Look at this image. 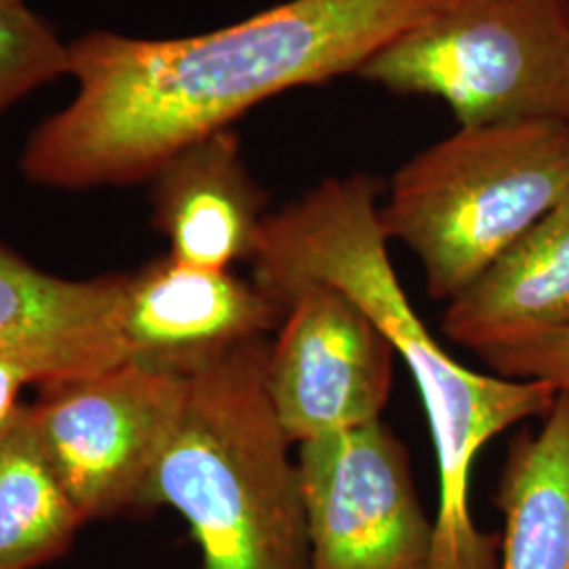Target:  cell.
<instances>
[{"mask_svg":"<svg viewBox=\"0 0 569 569\" xmlns=\"http://www.w3.org/2000/svg\"><path fill=\"white\" fill-rule=\"evenodd\" d=\"M451 0H287L182 39L96 30L68 42L77 96L30 133L21 169L53 190L150 180L188 143L283 91L357 74Z\"/></svg>","mask_w":569,"mask_h":569,"instance_id":"1","label":"cell"},{"mask_svg":"<svg viewBox=\"0 0 569 569\" xmlns=\"http://www.w3.org/2000/svg\"><path fill=\"white\" fill-rule=\"evenodd\" d=\"M382 183L367 173L329 178L268 213L251 256L253 283L283 310L306 283L346 291L385 329L427 409L439 505L428 569H498L500 540L470 512V475L481 449L515 425L545 418L557 390L536 380L479 373L432 338L409 302L388 253Z\"/></svg>","mask_w":569,"mask_h":569,"instance_id":"2","label":"cell"},{"mask_svg":"<svg viewBox=\"0 0 569 569\" xmlns=\"http://www.w3.org/2000/svg\"><path fill=\"white\" fill-rule=\"evenodd\" d=\"M270 338L188 380L143 507L188 523L203 569H310L298 462L266 390Z\"/></svg>","mask_w":569,"mask_h":569,"instance_id":"3","label":"cell"},{"mask_svg":"<svg viewBox=\"0 0 569 569\" xmlns=\"http://www.w3.org/2000/svg\"><path fill=\"white\" fill-rule=\"evenodd\" d=\"M569 190V124L458 127L397 169L380 207L390 241L449 302L509 251Z\"/></svg>","mask_w":569,"mask_h":569,"instance_id":"4","label":"cell"},{"mask_svg":"<svg viewBox=\"0 0 569 569\" xmlns=\"http://www.w3.org/2000/svg\"><path fill=\"white\" fill-rule=\"evenodd\" d=\"M357 77L441 100L458 127L569 124V0H451Z\"/></svg>","mask_w":569,"mask_h":569,"instance_id":"5","label":"cell"},{"mask_svg":"<svg viewBox=\"0 0 569 569\" xmlns=\"http://www.w3.org/2000/svg\"><path fill=\"white\" fill-rule=\"evenodd\" d=\"M186 390L188 380L133 363L41 385L30 420L87 523L146 512V488Z\"/></svg>","mask_w":569,"mask_h":569,"instance_id":"6","label":"cell"},{"mask_svg":"<svg viewBox=\"0 0 569 569\" xmlns=\"http://www.w3.org/2000/svg\"><path fill=\"white\" fill-rule=\"evenodd\" d=\"M296 462L310 569H428L435 526L382 420L306 441Z\"/></svg>","mask_w":569,"mask_h":569,"instance_id":"7","label":"cell"},{"mask_svg":"<svg viewBox=\"0 0 569 569\" xmlns=\"http://www.w3.org/2000/svg\"><path fill=\"white\" fill-rule=\"evenodd\" d=\"M270 340L266 390L293 446L378 422L399 357L385 329L346 291L306 283L287 296Z\"/></svg>","mask_w":569,"mask_h":569,"instance_id":"8","label":"cell"},{"mask_svg":"<svg viewBox=\"0 0 569 569\" xmlns=\"http://www.w3.org/2000/svg\"><path fill=\"white\" fill-rule=\"evenodd\" d=\"M283 317L253 281L167 253L127 274L122 345L127 363L190 380L244 342L268 338Z\"/></svg>","mask_w":569,"mask_h":569,"instance_id":"9","label":"cell"},{"mask_svg":"<svg viewBox=\"0 0 569 569\" xmlns=\"http://www.w3.org/2000/svg\"><path fill=\"white\" fill-rule=\"evenodd\" d=\"M127 274L56 277L0 243V355L37 385L127 363L121 336Z\"/></svg>","mask_w":569,"mask_h":569,"instance_id":"10","label":"cell"},{"mask_svg":"<svg viewBox=\"0 0 569 569\" xmlns=\"http://www.w3.org/2000/svg\"><path fill=\"white\" fill-rule=\"evenodd\" d=\"M148 182L152 222L167 237L169 256L218 270L251 260L268 197L249 176L232 129L188 143Z\"/></svg>","mask_w":569,"mask_h":569,"instance_id":"11","label":"cell"},{"mask_svg":"<svg viewBox=\"0 0 569 569\" xmlns=\"http://www.w3.org/2000/svg\"><path fill=\"white\" fill-rule=\"evenodd\" d=\"M569 323V190L449 300L443 331L472 352Z\"/></svg>","mask_w":569,"mask_h":569,"instance_id":"12","label":"cell"},{"mask_svg":"<svg viewBox=\"0 0 569 569\" xmlns=\"http://www.w3.org/2000/svg\"><path fill=\"white\" fill-rule=\"evenodd\" d=\"M496 507L505 517L498 569H569V392L538 432L510 443Z\"/></svg>","mask_w":569,"mask_h":569,"instance_id":"13","label":"cell"},{"mask_svg":"<svg viewBox=\"0 0 569 569\" xmlns=\"http://www.w3.org/2000/svg\"><path fill=\"white\" fill-rule=\"evenodd\" d=\"M84 523L23 407L16 427L0 437V569L56 563Z\"/></svg>","mask_w":569,"mask_h":569,"instance_id":"14","label":"cell"},{"mask_svg":"<svg viewBox=\"0 0 569 569\" xmlns=\"http://www.w3.org/2000/svg\"><path fill=\"white\" fill-rule=\"evenodd\" d=\"M68 72L70 49L56 28L26 2H0V114Z\"/></svg>","mask_w":569,"mask_h":569,"instance_id":"15","label":"cell"},{"mask_svg":"<svg viewBox=\"0 0 569 569\" xmlns=\"http://www.w3.org/2000/svg\"><path fill=\"white\" fill-rule=\"evenodd\" d=\"M477 355L498 376L569 392V323L488 346Z\"/></svg>","mask_w":569,"mask_h":569,"instance_id":"16","label":"cell"},{"mask_svg":"<svg viewBox=\"0 0 569 569\" xmlns=\"http://www.w3.org/2000/svg\"><path fill=\"white\" fill-rule=\"evenodd\" d=\"M28 385H37L34 373L18 361L0 355V437L20 420L26 407L20 401L21 390Z\"/></svg>","mask_w":569,"mask_h":569,"instance_id":"17","label":"cell"},{"mask_svg":"<svg viewBox=\"0 0 569 569\" xmlns=\"http://www.w3.org/2000/svg\"><path fill=\"white\" fill-rule=\"evenodd\" d=\"M2 4H20V2H23V0H0Z\"/></svg>","mask_w":569,"mask_h":569,"instance_id":"18","label":"cell"}]
</instances>
